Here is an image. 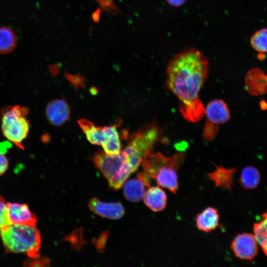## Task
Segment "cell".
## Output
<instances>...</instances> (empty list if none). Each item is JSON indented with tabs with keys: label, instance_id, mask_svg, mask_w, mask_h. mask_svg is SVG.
<instances>
[{
	"label": "cell",
	"instance_id": "1",
	"mask_svg": "<svg viewBox=\"0 0 267 267\" xmlns=\"http://www.w3.org/2000/svg\"><path fill=\"white\" fill-rule=\"evenodd\" d=\"M208 74L207 59L194 47L181 50L167 65L165 85L178 99L179 112L187 121L196 123L204 117L200 93Z\"/></svg>",
	"mask_w": 267,
	"mask_h": 267
},
{
	"label": "cell",
	"instance_id": "2",
	"mask_svg": "<svg viewBox=\"0 0 267 267\" xmlns=\"http://www.w3.org/2000/svg\"><path fill=\"white\" fill-rule=\"evenodd\" d=\"M185 157L183 152L167 156L152 151L142 161V171L138 174L137 177L146 187H150L151 180L155 179L158 186L176 193L178 187L177 172Z\"/></svg>",
	"mask_w": 267,
	"mask_h": 267
},
{
	"label": "cell",
	"instance_id": "3",
	"mask_svg": "<svg viewBox=\"0 0 267 267\" xmlns=\"http://www.w3.org/2000/svg\"><path fill=\"white\" fill-rule=\"evenodd\" d=\"M0 235L7 252L24 253L31 259L40 257L41 238L36 226L11 224L0 229Z\"/></svg>",
	"mask_w": 267,
	"mask_h": 267
},
{
	"label": "cell",
	"instance_id": "4",
	"mask_svg": "<svg viewBox=\"0 0 267 267\" xmlns=\"http://www.w3.org/2000/svg\"><path fill=\"white\" fill-rule=\"evenodd\" d=\"M29 109L20 105L4 107L0 111L3 136L18 148L24 149L23 141L27 137L31 125L27 118Z\"/></svg>",
	"mask_w": 267,
	"mask_h": 267
},
{
	"label": "cell",
	"instance_id": "5",
	"mask_svg": "<svg viewBox=\"0 0 267 267\" xmlns=\"http://www.w3.org/2000/svg\"><path fill=\"white\" fill-rule=\"evenodd\" d=\"M79 127L91 144L100 145L108 155L118 154L122 148L118 124L104 127L96 126L86 119L78 121Z\"/></svg>",
	"mask_w": 267,
	"mask_h": 267
},
{
	"label": "cell",
	"instance_id": "6",
	"mask_svg": "<svg viewBox=\"0 0 267 267\" xmlns=\"http://www.w3.org/2000/svg\"><path fill=\"white\" fill-rule=\"evenodd\" d=\"M91 159L108 180L110 186L114 189L120 188L133 173L119 153L110 155L99 150L94 153Z\"/></svg>",
	"mask_w": 267,
	"mask_h": 267
},
{
	"label": "cell",
	"instance_id": "7",
	"mask_svg": "<svg viewBox=\"0 0 267 267\" xmlns=\"http://www.w3.org/2000/svg\"><path fill=\"white\" fill-rule=\"evenodd\" d=\"M205 121L202 137L206 141L213 140L220 126L230 119V113L226 103L222 99L211 100L205 107Z\"/></svg>",
	"mask_w": 267,
	"mask_h": 267
},
{
	"label": "cell",
	"instance_id": "8",
	"mask_svg": "<svg viewBox=\"0 0 267 267\" xmlns=\"http://www.w3.org/2000/svg\"><path fill=\"white\" fill-rule=\"evenodd\" d=\"M258 243L254 234L242 233L235 237L231 244L234 255L243 260H252L258 252Z\"/></svg>",
	"mask_w": 267,
	"mask_h": 267
},
{
	"label": "cell",
	"instance_id": "9",
	"mask_svg": "<svg viewBox=\"0 0 267 267\" xmlns=\"http://www.w3.org/2000/svg\"><path fill=\"white\" fill-rule=\"evenodd\" d=\"M8 216L12 224L36 226L37 218L26 204L7 203Z\"/></svg>",
	"mask_w": 267,
	"mask_h": 267
},
{
	"label": "cell",
	"instance_id": "10",
	"mask_svg": "<svg viewBox=\"0 0 267 267\" xmlns=\"http://www.w3.org/2000/svg\"><path fill=\"white\" fill-rule=\"evenodd\" d=\"M45 113L50 124L54 126H60L69 120L70 108L63 99H56L48 103Z\"/></svg>",
	"mask_w": 267,
	"mask_h": 267
},
{
	"label": "cell",
	"instance_id": "11",
	"mask_svg": "<svg viewBox=\"0 0 267 267\" xmlns=\"http://www.w3.org/2000/svg\"><path fill=\"white\" fill-rule=\"evenodd\" d=\"M89 207L96 214L109 219H119L125 213L124 208L121 203L103 202L95 198L89 201Z\"/></svg>",
	"mask_w": 267,
	"mask_h": 267
},
{
	"label": "cell",
	"instance_id": "12",
	"mask_svg": "<svg viewBox=\"0 0 267 267\" xmlns=\"http://www.w3.org/2000/svg\"><path fill=\"white\" fill-rule=\"evenodd\" d=\"M195 225L200 230L210 232L215 230L220 224V215L217 209L208 207L196 217Z\"/></svg>",
	"mask_w": 267,
	"mask_h": 267
},
{
	"label": "cell",
	"instance_id": "13",
	"mask_svg": "<svg viewBox=\"0 0 267 267\" xmlns=\"http://www.w3.org/2000/svg\"><path fill=\"white\" fill-rule=\"evenodd\" d=\"M215 166L214 171L206 174L208 178L214 182L216 187L223 188L231 191L237 168H227L222 165Z\"/></svg>",
	"mask_w": 267,
	"mask_h": 267
},
{
	"label": "cell",
	"instance_id": "14",
	"mask_svg": "<svg viewBox=\"0 0 267 267\" xmlns=\"http://www.w3.org/2000/svg\"><path fill=\"white\" fill-rule=\"evenodd\" d=\"M145 205L153 212L163 210L167 203L165 192L158 186L149 187L143 197Z\"/></svg>",
	"mask_w": 267,
	"mask_h": 267
},
{
	"label": "cell",
	"instance_id": "15",
	"mask_svg": "<svg viewBox=\"0 0 267 267\" xmlns=\"http://www.w3.org/2000/svg\"><path fill=\"white\" fill-rule=\"evenodd\" d=\"M124 183V195L127 200L137 202L143 198L146 186L138 178L129 179Z\"/></svg>",
	"mask_w": 267,
	"mask_h": 267
},
{
	"label": "cell",
	"instance_id": "16",
	"mask_svg": "<svg viewBox=\"0 0 267 267\" xmlns=\"http://www.w3.org/2000/svg\"><path fill=\"white\" fill-rule=\"evenodd\" d=\"M261 180L259 171L254 167L248 166L242 170L239 182L246 189L256 188Z\"/></svg>",
	"mask_w": 267,
	"mask_h": 267
},
{
	"label": "cell",
	"instance_id": "17",
	"mask_svg": "<svg viewBox=\"0 0 267 267\" xmlns=\"http://www.w3.org/2000/svg\"><path fill=\"white\" fill-rule=\"evenodd\" d=\"M17 40L15 33L7 27H0V53L6 54L16 47Z\"/></svg>",
	"mask_w": 267,
	"mask_h": 267
},
{
	"label": "cell",
	"instance_id": "18",
	"mask_svg": "<svg viewBox=\"0 0 267 267\" xmlns=\"http://www.w3.org/2000/svg\"><path fill=\"white\" fill-rule=\"evenodd\" d=\"M253 230L258 245L267 256V212L262 215L260 222L254 223Z\"/></svg>",
	"mask_w": 267,
	"mask_h": 267
},
{
	"label": "cell",
	"instance_id": "19",
	"mask_svg": "<svg viewBox=\"0 0 267 267\" xmlns=\"http://www.w3.org/2000/svg\"><path fill=\"white\" fill-rule=\"evenodd\" d=\"M250 44L257 51L267 52V28L256 31L251 37Z\"/></svg>",
	"mask_w": 267,
	"mask_h": 267
},
{
	"label": "cell",
	"instance_id": "20",
	"mask_svg": "<svg viewBox=\"0 0 267 267\" xmlns=\"http://www.w3.org/2000/svg\"><path fill=\"white\" fill-rule=\"evenodd\" d=\"M11 224L8 216L7 203L0 195V230Z\"/></svg>",
	"mask_w": 267,
	"mask_h": 267
},
{
	"label": "cell",
	"instance_id": "21",
	"mask_svg": "<svg viewBox=\"0 0 267 267\" xmlns=\"http://www.w3.org/2000/svg\"><path fill=\"white\" fill-rule=\"evenodd\" d=\"M101 8L112 13L118 12V8L114 2V0H96Z\"/></svg>",
	"mask_w": 267,
	"mask_h": 267
},
{
	"label": "cell",
	"instance_id": "22",
	"mask_svg": "<svg viewBox=\"0 0 267 267\" xmlns=\"http://www.w3.org/2000/svg\"><path fill=\"white\" fill-rule=\"evenodd\" d=\"M32 259L26 260L24 263V266L25 267H47L49 265V260L47 258H42L38 259Z\"/></svg>",
	"mask_w": 267,
	"mask_h": 267
},
{
	"label": "cell",
	"instance_id": "23",
	"mask_svg": "<svg viewBox=\"0 0 267 267\" xmlns=\"http://www.w3.org/2000/svg\"><path fill=\"white\" fill-rule=\"evenodd\" d=\"M9 165L8 160L4 154L0 153V176L7 170Z\"/></svg>",
	"mask_w": 267,
	"mask_h": 267
},
{
	"label": "cell",
	"instance_id": "24",
	"mask_svg": "<svg viewBox=\"0 0 267 267\" xmlns=\"http://www.w3.org/2000/svg\"><path fill=\"white\" fill-rule=\"evenodd\" d=\"M11 147V144L7 141L0 142V153L4 154L7 149Z\"/></svg>",
	"mask_w": 267,
	"mask_h": 267
},
{
	"label": "cell",
	"instance_id": "25",
	"mask_svg": "<svg viewBox=\"0 0 267 267\" xmlns=\"http://www.w3.org/2000/svg\"><path fill=\"white\" fill-rule=\"evenodd\" d=\"M101 14V10L100 9H98L94 11L91 15V18L92 20L94 22H97L99 21L100 19V16Z\"/></svg>",
	"mask_w": 267,
	"mask_h": 267
},
{
	"label": "cell",
	"instance_id": "26",
	"mask_svg": "<svg viewBox=\"0 0 267 267\" xmlns=\"http://www.w3.org/2000/svg\"><path fill=\"white\" fill-rule=\"evenodd\" d=\"M167 1L171 5L178 6L182 5L185 0H167Z\"/></svg>",
	"mask_w": 267,
	"mask_h": 267
}]
</instances>
